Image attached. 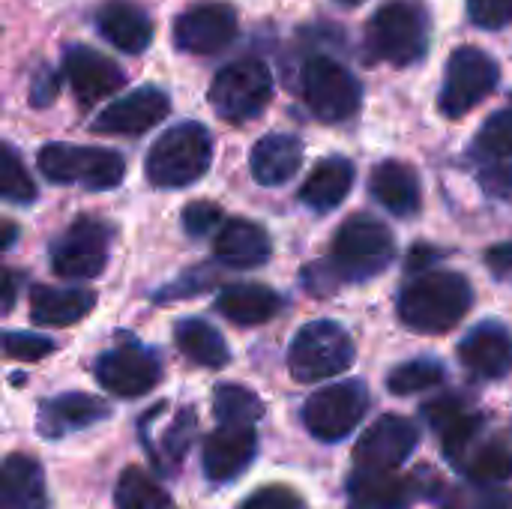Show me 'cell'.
Here are the masks:
<instances>
[{
    "mask_svg": "<svg viewBox=\"0 0 512 509\" xmlns=\"http://www.w3.org/2000/svg\"><path fill=\"white\" fill-rule=\"evenodd\" d=\"M474 291L462 273L429 270L411 279L399 294V318L414 333H447L471 309Z\"/></svg>",
    "mask_w": 512,
    "mask_h": 509,
    "instance_id": "obj_1",
    "label": "cell"
},
{
    "mask_svg": "<svg viewBox=\"0 0 512 509\" xmlns=\"http://www.w3.org/2000/svg\"><path fill=\"white\" fill-rule=\"evenodd\" d=\"M363 48L369 60L411 66L429 51V12L420 0H390L366 24Z\"/></svg>",
    "mask_w": 512,
    "mask_h": 509,
    "instance_id": "obj_2",
    "label": "cell"
},
{
    "mask_svg": "<svg viewBox=\"0 0 512 509\" xmlns=\"http://www.w3.org/2000/svg\"><path fill=\"white\" fill-rule=\"evenodd\" d=\"M213 162V138L201 123H177L162 132L147 153V180L159 189H180L207 174Z\"/></svg>",
    "mask_w": 512,
    "mask_h": 509,
    "instance_id": "obj_3",
    "label": "cell"
},
{
    "mask_svg": "<svg viewBox=\"0 0 512 509\" xmlns=\"http://www.w3.org/2000/svg\"><path fill=\"white\" fill-rule=\"evenodd\" d=\"M396 255L390 228L366 213L348 216L333 237V276L342 282H366L387 270Z\"/></svg>",
    "mask_w": 512,
    "mask_h": 509,
    "instance_id": "obj_4",
    "label": "cell"
},
{
    "mask_svg": "<svg viewBox=\"0 0 512 509\" xmlns=\"http://www.w3.org/2000/svg\"><path fill=\"white\" fill-rule=\"evenodd\" d=\"M39 171L51 183H75L93 192H105L120 186L126 174V162L120 153L105 147H84V144H45L36 156Z\"/></svg>",
    "mask_w": 512,
    "mask_h": 509,
    "instance_id": "obj_5",
    "label": "cell"
},
{
    "mask_svg": "<svg viewBox=\"0 0 512 509\" xmlns=\"http://www.w3.org/2000/svg\"><path fill=\"white\" fill-rule=\"evenodd\" d=\"M216 114L228 123L255 120L273 99L270 66L258 57H243L222 66L207 93Z\"/></svg>",
    "mask_w": 512,
    "mask_h": 509,
    "instance_id": "obj_6",
    "label": "cell"
},
{
    "mask_svg": "<svg viewBox=\"0 0 512 509\" xmlns=\"http://www.w3.org/2000/svg\"><path fill=\"white\" fill-rule=\"evenodd\" d=\"M351 363H354V342L333 321H312V324H306L294 336L291 351H288V369L303 384L336 378Z\"/></svg>",
    "mask_w": 512,
    "mask_h": 509,
    "instance_id": "obj_7",
    "label": "cell"
},
{
    "mask_svg": "<svg viewBox=\"0 0 512 509\" xmlns=\"http://www.w3.org/2000/svg\"><path fill=\"white\" fill-rule=\"evenodd\" d=\"M300 90L309 111L324 123L351 120L360 111L363 87L360 81L333 57H312L303 63Z\"/></svg>",
    "mask_w": 512,
    "mask_h": 509,
    "instance_id": "obj_8",
    "label": "cell"
},
{
    "mask_svg": "<svg viewBox=\"0 0 512 509\" xmlns=\"http://www.w3.org/2000/svg\"><path fill=\"white\" fill-rule=\"evenodd\" d=\"M498 78H501L498 63L486 51L471 48V45L456 48L450 54L444 87L438 96L444 117H465L471 108H477L486 96L495 93Z\"/></svg>",
    "mask_w": 512,
    "mask_h": 509,
    "instance_id": "obj_9",
    "label": "cell"
},
{
    "mask_svg": "<svg viewBox=\"0 0 512 509\" xmlns=\"http://www.w3.org/2000/svg\"><path fill=\"white\" fill-rule=\"evenodd\" d=\"M369 411V390L363 381H342L312 393L303 405V423L318 441L348 438Z\"/></svg>",
    "mask_w": 512,
    "mask_h": 509,
    "instance_id": "obj_10",
    "label": "cell"
},
{
    "mask_svg": "<svg viewBox=\"0 0 512 509\" xmlns=\"http://www.w3.org/2000/svg\"><path fill=\"white\" fill-rule=\"evenodd\" d=\"M111 243V225L93 216H81L51 249V267L63 279H93L105 270Z\"/></svg>",
    "mask_w": 512,
    "mask_h": 509,
    "instance_id": "obj_11",
    "label": "cell"
},
{
    "mask_svg": "<svg viewBox=\"0 0 512 509\" xmlns=\"http://www.w3.org/2000/svg\"><path fill=\"white\" fill-rule=\"evenodd\" d=\"M237 36V12L228 3H198L177 15L174 45L186 54H216Z\"/></svg>",
    "mask_w": 512,
    "mask_h": 509,
    "instance_id": "obj_12",
    "label": "cell"
},
{
    "mask_svg": "<svg viewBox=\"0 0 512 509\" xmlns=\"http://www.w3.org/2000/svg\"><path fill=\"white\" fill-rule=\"evenodd\" d=\"M162 378L159 357L141 345H120L96 360V381L123 399H138L150 393Z\"/></svg>",
    "mask_w": 512,
    "mask_h": 509,
    "instance_id": "obj_13",
    "label": "cell"
},
{
    "mask_svg": "<svg viewBox=\"0 0 512 509\" xmlns=\"http://www.w3.org/2000/svg\"><path fill=\"white\" fill-rule=\"evenodd\" d=\"M417 450V429L405 417L387 414L375 420L360 444L354 447V459L360 471H396Z\"/></svg>",
    "mask_w": 512,
    "mask_h": 509,
    "instance_id": "obj_14",
    "label": "cell"
},
{
    "mask_svg": "<svg viewBox=\"0 0 512 509\" xmlns=\"http://www.w3.org/2000/svg\"><path fill=\"white\" fill-rule=\"evenodd\" d=\"M171 111V99L165 90L147 84L138 87L126 96H120L117 102H111L105 111L96 114L93 120V132L102 135H141L147 129H153L156 123H162Z\"/></svg>",
    "mask_w": 512,
    "mask_h": 509,
    "instance_id": "obj_15",
    "label": "cell"
},
{
    "mask_svg": "<svg viewBox=\"0 0 512 509\" xmlns=\"http://www.w3.org/2000/svg\"><path fill=\"white\" fill-rule=\"evenodd\" d=\"M63 75L81 105H96L126 84V72L87 45H72L63 51Z\"/></svg>",
    "mask_w": 512,
    "mask_h": 509,
    "instance_id": "obj_16",
    "label": "cell"
},
{
    "mask_svg": "<svg viewBox=\"0 0 512 509\" xmlns=\"http://www.w3.org/2000/svg\"><path fill=\"white\" fill-rule=\"evenodd\" d=\"M417 477H396L393 471H357L348 480V498L354 509H405L426 495V483H417Z\"/></svg>",
    "mask_w": 512,
    "mask_h": 509,
    "instance_id": "obj_17",
    "label": "cell"
},
{
    "mask_svg": "<svg viewBox=\"0 0 512 509\" xmlns=\"http://www.w3.org/2000/svg\"><path fill=\"white\" fill-rule=\"evenodd\" d=\"M255 453H258L255 429L219 426L204 441V474L213 483H228L252 465Z\"/></svg>",
    "mask_w": 512,
    "mask_h": 509,
    "instance_id": "obj_18",
    "label": "cell"
},
{
    "mask_svg": "<svg viewBox=\"0 0 512 509\" xmlns=\"http://www.w3.org/2000/svg\"><path fill=\"white\" fill-rule=\"evenodd\" d=\"M426 420L438 429L441 435V447H444V456L456 465H465V459L471 456L474 450V441L483 429V417H477L462 399L456 396H447V399H438V402H429L426 408Z\"/></svg>",
    "mask_w": 512,
    "mask_h": 509,
    "instance_id": "obj_19",
    "label": "cell"
},
{
    "mask_svg": "<svg viewBox=\"0 0 512 509\" xmlns=\"http://www.w3.org/2000/svg\"><path fill=\"white\" fill-rule=\"evenodd\" d=\"M96 30L123 54H141L153 42V21L132 0H105L96 9Z\"/></svg>",
    "mask_w": 512,
    "mask_h": 509,
    "instance_id": "obj_20",
    "label": "cell"
},
{
    "mask_svg": "<svg viewBox=\"0 0 512 509\" xmlns=\"http://www.w3.org/2000/svg\"><path fill=\"white\" fill-rule=\"evenodd\" d=\"M459 357L468 372L486 381H498L512 372V336L507 327L501 324H480L474 327L462 345Z\"/></svg>",
    "mask_w": 512,
    "mask_h": 509,
    "instance_id": "obj_21",
    "label": "cell"
},
{
    "mask_svg": "<svg viewBox=\"0 0 512 509\" xmlns=\"http://www.w3.org/2000/svg\"><path fill=\"white\" fill-rule=\"evenodd\" d=\"M108 417V405L87 393H63L54 399H45L36 414V429L42 438H63L72 432H81L99 420Z\"/></svg>",
    "mask_w": 512,
    "mask_h": 509,
    "instance_id": "obj_22",
    "label": "cell"
},
{
    "mask_svg": "<svg viewBox=\"0 0 512 509\" xmlns=\"http://www.w3.org/2000/svg\"><path fill=\"white\" fill-rule=\"evenodd\" d=\"M213 255L228 267L252 270L270 261V237L249 219H225L213 240Z\"/></svg>",
    "mask_w": 512,
    "mask_h": 509,
    "instance_id": "obj_23",
    "label": "cell"
},
{
    "mask_svg": "<svg viewBox=\"0 0 512 509\" xmlns=\"http://www.w3.org/2000/svg\"><path fill=\"white\" fill-rule=\"evenodd\" d=\"M303 165V141L288 132H273L264 135L249 156L252 177L261 186H282L288 183Z\"/></svg>",
    "mask_w": 512,
    "mask_h": 509,
    "instance_id": "obj_24",
    "label": "cell"
},
{
    "mask_svg": "<svg viewBox=\"0 0 512 509\" xmlns=\"http://www.w3.org/2000/svg\"><path fill=\"white\" fill-rule=\"evenodd\" d=\"M96 306V294L87 288H51L36 285L30 291V318L39 327H69L84 321Z\"/></svg>",
    "mask_w": 512,
    "mask_h": 509,
    "instance_id": "obj_25",
    "label": "cell"
},
{
    "mask_svg": "<svg viewBox=\"0 0 512 509\" xmlns=\"http://www.w3.org/2000/svg\"><path fill=\"white\" fill-rule=\"evenodd\" d=\"M0 509H51L45 474L33 456L12 453L0 471Z\"/></svg>",
    "mask_w": 512,
    "mask_h": 509,
    "instance_id": "obj_26",
    "label": "cell"
},
{
    "mask_svg": "<svg viewBox=\"0 0 512 509\" xmlns=\"http://www.w3.org/2000/svg\"><path fill=\"white\" fill-rule=\"evenodd\" d=\"M369 192L396 216H414L420 210V177L411 165L399 159L381 162L369 177Z\"/></svg>",
    "mask_w": 512,
    "mask_h": 509,
    "instance_id": "obj_27",
    "label": "cell"
},
{
    "mask_svg": "<svg viewBox=\"0 0 512 509\" xmlns=\"http://www.w3.org/2000/svg\"><path fill=\"white\" fill-rule=\"evenodd\" d=\"M216 309H219V315H225L231 324L255 327V324H264V321L276 318V312L282 309V297H279L273 288L255 285V282L228 285V288L219 294Z\"/></svg>",
    "mask_w": 512,
    "mask_h": 509,
    "instance_id": "obj_28",
    "label": "cell"
},
{
    "mask_svg": "<svg viewBox=\"0 0 512 509\" xmlns=\"http://www.w3.org/2000/svg\"><path fill=\"white\" fill-rule=\"evenodd\" d=\"M351 186H354V165L345 156H327L306 177L300 189V201L324 213V210L339 207L345 195L351 192Z\"/></svg>",
    "mask_w": 512,
    "mask_h": 509,
    "instance_id": "obj_29",
    "label": "cell"
},
{
    "mask_svg": "<svg viewBox=\"0 0 512 509\" xmlns=\"http://www.w3.org/2000/svg\"><path fill=\"white\" fill-rule=\"evenodd\" d=\"M174 342L186 360H192L195 366H204V369H222L231 360V351H228L225 339L219 336V330L201 318L180 321L174 330Z\"/></svg>",
    "mask_w": 512,
    "mask_h": 509,
    "instance_id": "obj_30",
    "label": "cell"
},
{
    "mask_svg": "<svg viewBox=\"0 0 512 509\" xmlns=\"http://www.w3.org/2000/svg\"><path fill=\"white\" fill-rule=\"evenodd\" d=\"M465 474L474 483H504L512 477V435L498 432L465 459Z\"/></svg>",
    "mask_w": 512,
    "mask_h": 509,
    "instance_id": "obj_31",
    "label": "cell"
},
{
    "mask_svg": "<svg viewBox=\"0 0 512 509\" xmlns=\"http://www.w3.org/2000/svg\"><path fill=\"white\" fill-rule=\"evenodd\" d=\"M213 414L222 426H246L255 429V423L264 417V402L240 384H219L213 393Z\"/></svg>",
    "mask_w": 512,
    "mask_h": 509,
    "instance_id": "obj_32",
    "label": "cell"
},
{
    "mask_svg": "<svg viewBox=\"0 0 512 509\" xmlns=\"http://www.w3.org/2000/svg\"><path fill=\"white\" fill-rule=\"evenodd\" d=\"M114 504L117 509H174L171 495L159 483H153L141 468H126L120 474Z\"/></svg>",
    "mask_w": 512,
    "mask_h": 509,
    "instance_id": "obj_33",
    "label": "cell"
},
{
    "mask_svg": "<svg viewBox=\"0 0 512 509\" xmlns=\"http://www.w3.org/2000/svg\"><path fill=\"white\" fill-rule=\"evenodd\" d=\"M474 162H512V105L495 111L474 138Z\"/></svg>",
    "mask_w": 512,
    "mask_h": 509,
    "instance_id": "obj_34",
    "label": "cell"
},
{
    "mask_svg": "<svg viewBox=\"0 0 512 509\" xmlns=\"http://www.w3.org/2000/svg\"><path fill=\"white\" fill-rule=\"evenodd\" d=\"M444 381V366L438 360H411L396 366L387 375V387L393 396H411V393H423L432 390Z\"/></svg>",
    "mask_w": 512,
    "mask_h": 509,
    "instance_id": "obj_35",
    "label": "cell"
},
{
    "mask_svg": "<svg viewBox=\"0 0 512 509\" xmlns=\"http://www.w3.org/2000/svg\"><path fill=\"white\" fill-rule=\"evenodd\" d=\"M192 432H195V411H192V408H183V411L174 417V423L165 429L162 450L153 456V462H156L162 471H174V468L183 462V456H186V450H189V444H192Z\"/></svg>",
    "mask_w": 512,
    "mask_h": 509,
    "instance_id": "obj_36",
    "label": "cell"
},
{
    "mask_svg": "<svg viewBox=\"0 0 512 509\" xmlns=\"http://www.w3.org/2000/svg\"><path fill=\"white\" fill-rule=\"evenodd\" d=\"M0 192L12 204H30L36 198V186H33L30 174L24 171L12 144L0 147Z\"/></svg>",
    "mask_w": 512,
    "mask_h": 509,
    "instance_id": "obj_37",
    "label": "cell"
},
{
    "mask_svg": "<svg viewBox=\"0 0 512 509\" xmlns=\"http://www.w3.org/2000/svg\"><path fill=\"white\" fill-rule=\"evenodd\" d=\"M54 342L45 339V336H33V333H15L9 330L3 336V354L12 357V360H24V363H33V360H42L48 354H54Z\"/></svg>",
    "mask_w": 512,
    "mask_h": 509,
    "instance_id": "obj_38",
    "label": "cell"
},
{
    "mask_svg": "<svg viewBox=\"0 0 512 509\" xmlns=\"http://www.w3.org/2000/svg\"><path fill=\"white\" fill-rule=\"evenodd\" d=\"M468 15L483 30H501L512 21V0H468Z\"/></svg>",
    "mask_w": 512,
    "mask_h": 509,
    "instance_id": "obj_39",
    "label": "cell"
},
{
    "mask_svg": "<svg viewBox=\"0 0 512 509\" xmlns=\"http://www.w3.org/2000/svg\"><path fill=\"white\" fill-rule=\"evenodd\" d=\"M219 222H222V207L213 204V201H192V204L183 207V228L192 237L210 234Z\"/></svg>",
    "mask_w": 512,
    "mask_h": 509,
    "instance_id": "obj_40",
    "label": "cell"
},
{
    "mask_svg": "<svg viewBox=\"0 0 512 509\" xmlns=\"http://www.w3.org/2000/svg\"><path fill=\"white\" fill-rule=\"evenodd\" d=\"M240 509H306L303 507V501L291 492V489H285V486H264V489H258V492H252Z\"/></svg>",
    "mask_w": 512,
    "mask_h": 509,
    "instance_id": "obj_41",
    "label": "cell"
},
{
    "mask_svg": "<svg viewBox=\"0 0 512 509\" xmlns=\"http://www.w3.org/2000/svg\"><path fill=\"white\" fill-rule=\"evenodd\" d=\"M54 96H57V75H54L48 66H42V69L36 72V78H33L30 102H33V105H48V102H54Z\"/></svg>",
    "mask_w": 512,
    "mask_h": 509,
    "instance_id": "obj_42",
    "label": "cell"
},
{
    "mask_svg": "<svg viewBox=\"0 0 512 509\" xmlns=\"http://www.w3.org/2000/svg\"><path fill=\"white\" fill-rule=\"evenodd\" d=\"M486 264L495 276H507L512 273V243H501L495 249L486 252Z\"/></svg>",
    "mask_w": 512,
    "mask_h": 509,
    "instance_id": "obj_43",
    "label": "cell"
},
{
    "mask_svg": "<svg viewBox=\"0 0 512 509\" xmlns=\"http://www.w3.org/2000/svg\"><path fill=\"white\" fill-rule=\"evenodd\" d=\"M474 509H512V492L507 489H501V492H489V495H483Z\"/></svg>",
    "mask_w": 512,
    "mask_h": 509,
    "instance_id": "obj_44",
    "label": "cell"
},
{
    "mask_svg": "<svg viewBox=\"0 0 512 509\" xmlns=\"http://www.w3.org/2000/svg\"><path fill=\"white\" fill-rule=\"evenodd\" d=\"M12 303H15V273L6 270L3 273V312H9Z\"/></svg>",
    "mask_w": 512,
    "mask_h": 509,
    "instance_id": "obj_45",
    "label": "cell"
},
{
    "mask_svg": "<svg viewBox=\"0 0 512 509\" xmlns=\"http://www.w3.org/2000/svg\"><path fill=\"white\" fill-rule=\"evenodd\" d=\"M15 234H18V228H15L12 222H3V240H0V243H3V249H9V246H12Z\"/></svg>",
    "mask_w": 512,
    "mask_h": 509,
    "instance_id": "obj_46",
    "label": "cell"
},
{
    "mask_svg": "<svg viewBox=\"0 0 512 509\" xmlns=\"http://www.w3.org/2000/svg\"><path fill=\"white\" fill-rule=\"evenodd\" d=\"M336 3H342V6H360L363 0H336Z\"/></svg>",
    "mask_w": 512,
    "mask_h": 509,
    "instance_id": "obj_47",
    "label": "cell"
}]
</instances>
